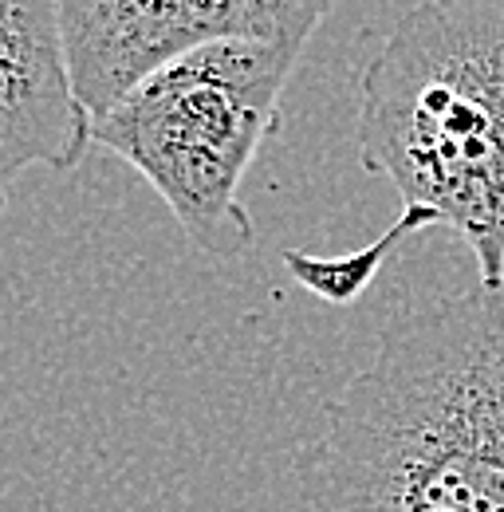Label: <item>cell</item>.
I'll return each instance as SVG.
<instances>
[{"instance_id":"obj_6","label":"cell","mask_w":504,"mask_h":512,"mask_svg":"<svg viewBox=\"0 0 504 512\" xmlns=\"http://www.w3.org/2000/svg\"><path fill=\"white\" fill-rule=\"evenodd\" d=\"M434 225L438 221L430 213L402 209L398 221L390 229H382L371 245H363V249L343 256H315V253H304V249H284V268L292 272V280L300 288L315 292L319 300H327V304H355L371 288V280L378 276V268L390 260V253L406 237H414L422 229H434Z\"/></svg>"},{"instance_id":"obj_2","label":"cell","mask_w":504,"mask_h":512,"mask_svg":"<svg viewBox=\"0 0 504 512\" xmlns=\"http://www.w3.org/2000/svg\"><path fill=\"white\" fill-rule=\"evenodd\" d=\"M359 162L504 284V0H418L359 83Z\"/></svg>"},{"instance_id":"obj_3","label":"cell","mask_w":504,"mask_h":512,"mask_svg":"<svg viewBox=\"0 0 504 512\" xmlns=\"http://www.w3.org/2000/svg\"><path fill=\"white\" fill-rule=\"evenodd\" d=\"M300 56L268 40H213L182 52L95 115V146L150 182L189 245L221 260L245 256L256 229L241 182L276 130Z\"/></svg>"},{"instance_id":"obj_4","label":"cell","mask_w":504,"mask_h":512,"mask_svg":"<svg viewBox=\"0 0 504 512\" xmlns=\"http://www.w3.org/2000/svg\"><path fill=\"white\" fill-rule=\"evenodd\" d=\"M339 0H60L75 87L91 115L134 83L213 40L308 48Z\"/></svg>"},{"instance_id":"obj_1","label":"cell","mask_w":504,"mask_h":512,"mask_svg":"<svg viewBox=\"0 0 504 512\" xmlns=\"http://www.w3.org/2000/svg\"><path fill=\"white\" fill-rule=\"evenodd\" d=\"M312 512H504V284L406 308L327 402Z\"/></svg>"},{"instance_id":"obj_5","label":"cell","mask_w":504,"mask_h":512,"mask_svg":"<svg viewBox=\"0 0 504 512\" xmlns=\"http://www.w3.org/2000/svg\"><path fill=\"white\" fill-rule=\"evenodd\" d=\"M0 186L20 170H75L95 146V115L79 99L60 0H0Z\"/></svg>"}]
</instances>
